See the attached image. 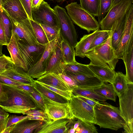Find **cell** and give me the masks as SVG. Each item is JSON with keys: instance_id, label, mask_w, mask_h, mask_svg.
I'll return each mask as SVG.
<instances>
[{"instance_id": "obj_40", "label": "cell", "mask_w": 133, "mask_h": 133, "mask_svg": "<svg viewBox=\"0 0 133 133\" xmlns=\"http://www.w3.org/2000/svg\"><path fill=\"white\" fill-rule=\"evenodd\" d=\"M24 115H26L28 116L42 117L46 120L47 122L52 121L49 118L44 111L39 108L27 110L25 112Z\"/></svg>"}, {"instance_id": "obj_18", "label": "cell", "mask_w": 133, "mask_h": 133, "mask_svg": "<svg viewBox=\"0 0 133 133\" xmlns=\"http://www.w3.org/2000/svg\"><path fill=\"white\" fill-rule=\"evenodd\" d=\"M18 38L12 31L10 40L7 45V49L13 63L22 68L25 71H28L26 65L21 54L18 45Z\"/></svg>"}, {"instance_id": "obj_61", "label": "cell", "mask_w": 133, "mask_h": 133, "mask_svg": "<svg viewBox=\"0 0 133 133\" xmlns=\"http://www.w3.org/2000/svg\"><path fill=\"white\" fill-rule=\"evenodd\" d=\"M50 1H55L58 2H64L65 1H66V0H50Z\"/></svg>"}, {"instance_id": "obj_49", "label": "cell", "mask_w": 133, "mask_h": 133, "mask_svg": "<svg viewBox=\"0 0 133 133\" xmlns=\"http://www.w3.org/2000/svg\"><path fill=\"white\" fill-rule=\"evenodd\" d=\"M77 96L87 104L93 107L96 104L99 102L98 101L94 99L82 96Z\"/></svg>"}, {"instance_id": "obj_9", "label": "cell", "mask_w": 133, "mask_h": 133, "mask_svg": "<svg viewBox=\"0 0 133 133\" xmlns=\"http://www.w3.org/2000/svg\"><path fill=\"white\" fill-rule=\"evenodd\" d=\"M31 15L32 20L40 24L59 27L56 14L53 9L44 1L39 6L31 9Z\"/></svg>"}, {"instance_id": "obj_17", "label": "cell", "mask_w": 133, "mask_h": 133, "mask_svg": "<svg viewBox=\"0 0 133 133\" xmlns=\"http://www.w3.org/2000/svg\"><path fill=\"white\" fill-rule=\"evenodd\" d=\"M71 120L62 118L45 122L34 132V133H67L68 125Z\"/></svg>"}, {"instance_id": "obj_56", "label": "cell", "mask_w": 133, "mask_h": 133, "mask_svg": "<svg viewBox=\"0 0 133 133\" xmlns=\"http://www.w3.org/2000/svg\"><path fill=\"white\" fill-rule=\"evenodd\" d=\"M76 130L74 129L72 127L68 131V132L69 133H75Z\"/></svg>"}, {"instance_id": "obj_51", "label": "cell", "mask_w": 133, "mask_h": 133, "mask_svg": "<svg viewBox=\"0 0 133 133\" xmlns=\"http://www.w3.org/2000/svg\"><path fill=\"white\" fill-rule=\"evenodd\" d=\"M17 87L19 88L31 93H32L34 90L33 86L29 85L22 84L18 85Z\"/></svg>"}, {"instance_id": "obj_36", "label": "cell", "mask_w": 133, "mask_h": 133, "mask_svg": "<svg viewBox=\"0 0 133 133\" xmlns=\"http://www.w3.org/2000/svg\"><path fill=\"white\" fill-rule=\"evenodd\" d=\"M112 32V30H99L98 33L93 39L88 50L92 49L106 41L110 36Z\"/></svg>"}, {"instance_id": "obj_44", "label": "cell", "mask_w": 133, "mask_h": 133, "mask_svg": "<svg viewBox=\"0 0 133 133\" xmlns=\"http://www.w3.org/2000/svg\"><path fill=\"white\" fill-rule=\"evenodd\" d=\"M62 79L72 89L77 86L74 81L64 72L58 74Z\"/></svg>"}, {"instance_id": "obj_30", "label": "cell", "mask_w": 133, "mask_h": 133, "mask_svg": "<svg viewBox=\"0 0 133 133\" xmlns=\"http://www.w3.org/2000/svg\"><path fill=\"white\" fill-rule=\"evenodd\" d=\"M117 95L121 96L127 89L128 83L126 75L121 72H116L112 83Z\"/></svg>"}, {"instance_id": "obj_32", "label": "cell", "mask_w": 133, "mask_h": 133, "mask_svg": "<svg viewBox=\"0 0 133 133\" xmlns=\"http://www.w3.org/2000/svg\"><path fill=\"white\" fill-rule=\"evenodd\" d=\"M93 89L95 92L102 95L107 99L116 101L117 95L112 83L104 82L100 86Z\"/></svg>"}, {"instance_id": "obj_33", "label": "cell", "mask_w": 133, "mask_h": 133, "mask_svg": "<svg viewBox=\"0 0 133 133\" xmlns=\"http://www.w3.org/2000/svg\"><path fill=\"white\" fill-rule=\"evenodd\" d=\"M0 18L7 43L9 42L12 35V23L9 16L3 8L0 10Z\"/></svg>"}, {"instance_id": "obj_57", "label": "cell", "mask_w": 133, "mask_h": 133, "mask_svg": "<svg viewBox=\"0 0 133 133\" xmlns=\"http://www.w3.org/2000/svg\"><path fill=\"white\" fill-rule=\"evenodd\" d=\"M122 0H113L112 6Z\"/></svg>"}, {"instance_id": "obj_13", "label": "cell", "mask_w": 133, "mask_h": 133, "mask_svg": "<svg viewBox=\"0 0 133 133\" xmlns=\"http://www.w3.org/2000/svg\"><path fill=\"white\" fill-rule=\"evenodd\" d=\"M133 39V4L126 14L125 28L119 43L115 50L116 57L122 59L123 55L131 41Z\"/></svg>"}, {"instance_id": "obj_34", "label": "cell", "mask_w": 133, "mask_h": 133, "mask_svg": "<svg viewBox=\"0 0 133 133\" xmlns=\"http://www.w3.org/2000/svg\"><path fill=\"white\" fill-rule=\"evenodd\" d=\"M81 7L94 16H98L99 0H79Z\"/></svg>"}, {"instance_id": "obj_48", "label": "cell", "mask_w": 133, "mask_h": 133, "mask_svg": "<svg viewBox=\"0 0 133 133\" xmlns=\"http://www.w3.org/2000/svg\"><path fill=\"white\" fill-rule=\"evenodd\" d=\"M13 63L11 57L3 55L0 57V66L6 67V65L10 63Z\"/></svg>"}, {"instance_id": "obj_27", "label": "cell", "mask_w": 133, "mask_h": 133, "mask_svg": "<svg viewBox=\"0 0 133 133\" xmlns=\"http://www.w3.org/2000/svg\"><path fill=\"white\" fill-rule=\"evenodd\" d=\"M62 67L63 71L65 72L96 76L89 68L88 65L82 64L77 62L67 64L63 63Z\"/></svg>"}, {"instance_id": "obj_10", "label": "cell", "mask_w": 133, "mask_h": 133, "mask_svg": "<svg viewBox=\"0 0 133 133\" xmlns=\"http://www.w3.org/2000/svg\"><path fill=\"white\" fill-rule=\"evenodd\" d=\"M18 43L21 55L28 71L38 60L48 44L30 45L19 38Z\"/></svg>"}, {"instance_id": "obj_8", "label": "cell", "mask_w": 133, "mask_h": 133, "mask_svg": "<svg viewBox=\"0 0 133 133\" xmlns=\"http://www.w3.org/2000/svg\"><path fill=\"white\" fill-rule=\"evenodd\" d=\"M133 3V0H122L112 6L99 23L101 30H111L115 22L126 14Z\"/></svg>"}, {"instance_id": "obj_62", "label": "cell", "mask_w": 133, "mask_h": 133, "mask_svg": "<svg viewBox=\"0 0 133 133\" xmlns=\"http://www.w3.org/2000/svg\"><path fill=\"white\" fill-rule=\"evenodd\" d=\"M6 0H1V2L2 3V4Z\"/></svg>"}, {"instance_id": "obj_29", "label": "cell", "mask_w": 133, "mask_h": 133, "mask_svg": "<svg viewBox=\"0 0 133 133\" xmlns=\"http://www.w3.org/2000/svg\"><path fill=\"white\" fill-rule=\"evenodd\" d=\"M60 44L64 63L67 64L76 62L74 48L63 39H62Z\"/></svg>"}, {"instance_id": "obj_58", "label": "cell", "mask_w": 133, "mask_h": 133, "mask_svg": "<svg viewBox=\"0 0 133 133\" xmlns=\"http://www.w3.org/2000/svg\"><path fill=\"white\" fill-rule=\"evenodd\" d=\"M3 45L0 44V55H2L3 54L2 52Z\"/></svg>"}, {"instance_id": "obj_60", "label": "cell", "mask_w": 133, "mask_h": 133, "mask_svg": "<svg viewBox=\"0 0 133 133\" xmlns=\"http://www.w3.org/2000/svg\"><path fill=\"white\" fill-rule=\"evenodd\" d=\"M2 3L1 2V0H0V10L3 9L2 6Z\"/></svg>"}, {"instance_id": "obj_12", "label": "cell", "mask_w": 133, "mask_h": 133, "mask_svg": "<svg viewBox=\"0 0 133 133\" xmlns=\"http://www.w3.org/2000/svg\"><path fill=\"white\" fill-rule=\"evenodd\" d=\"M9 16L12 24V31L17 36L19 39L30 45L40 44L37 41L29 18L18 21Z\"/></svg>"}, {"instance_id": "obj_16", "label": "cell", "mask_w": 133, "mask_h": 133, "mask_svg": "<svg viewBox=\"0 0 133 133\" xmlns=\"http://www.w3.org/2000/svg\"><path fill=\"white\" fill-rule=\"evenodd\" d=\"M2 6L9 15L17 21L29 18L21 0H6Z\"/></svg>"}, {"instance_id": "obj_59", "label": "cell", "mask_w": 133, "mask_h": 133, "mask_svg": "<svg viewBox=\"0 0 133 133\" xmlns=\"http://www.w3.org/2000/svg\"><path fill=\"white\" fill-rule=\"evenodd\" d=\"M2 92V83L0 82V97L1 96Z\"/></svg>"}, {"instance_id": "obj_52", "label": "cell", "mask_w": 133, "mask_h": 133, "mask_svg": "<svg viewBox=\"0 0 133 133\" xmlns=\"http://www.w3.org/2000/svg\"><path fill=\"white\" fill-rule=\"evenodd\" d=\"M43 0H31V8H36L39 6Z\"/></svg>"}, {"instance_id": "obj_6", "label": "cell", "mask_w": 133, "mask_h": 133, "mask_svg": "<svg viewBox=\"0 0 133 133\" xmlns=\"http://www.w3.org/2000/svg\"><path fill=\"white\" fill-rule=\"evenodd\" d=\"M69 105L74 118L86 122L96 124L94 107L72 93Z\"/></svg>"}, {"instance_id": "obj_4", "label": "cell", "mask_w": 133, "mask_h": 133, "mask_svg": "<svg viewBox=\"0 0 133 133\" xmlns=\"http://www.w3.org/2000/svg\"><path fill=\"white\" fill-rule=\"evenodd\" d=\"M68 14L72 21L89 33L99 29V24L94 17L83 8L77 2H73L65 6Z\"/></svg>"}, {"instance_id": "obj_21", "label": "cell", "mask_w": 133, "mask_h": 133, "mask_svg": "<svg viewBox=\"0 0 133 133\" xmlns=\"http://www.w3.org/2000/svg\"><path fill=\"white\" fill-rule=\"evenodd\" d=\"M43 121L30 119L26 118L13 125L10 133H32L45 123Z\"/></svg>"}, {"instance_id": "obj_5", "label": "cell", "mask_w": 133, "mask_h": 133, "mask_svg": "<svg viewBox=\"0 0 133 133\" xmlns=\"http://www.w3.org/2000/svg\"><path fill=\"white\" fill-rule=\"evenodd\" d=\"M53 9L57 17L62 38L65 40L74 48L77 42L78 35L73 22L64 8L56 5Z\"/></svg>"}, {"instance_id": "obj_63", "label": "cell", "mask_w": 133, "mask_h": 133, "mask_svg": "<svg viewBox=\"0 0 133 133\" xmlns=\"http://www.w3.org/2000/svg\"><path fill=\"white\" fill-rule=\"evenodd\" d=\"M2 56V55H0V57L1 56Z\"/></svg>"}, {"instance_id": "obj_19", "label": "cell", "mask_w": 133, "mask_h": 133, "mask_svg": "<svg viewBox=\"0 0 133 133\" xmlns=\"http://www.w3.org/2000/svg\"><path fill=\"white\" fill-rule=\"evenodd\" d=\"M60 42L52 52L44 75L50 73L58 74L63 72L62 66L64 63L61 54Z\"/></svg>"}, {"instance_id": "obj_55", "label": "cell", "mask_w": 133, "mask_h": 133, "mask_svg": "<svg viewBox=\"0 0 133 133\" xmlns=\"http://www.w3.org/2000/svg\"><path fill=\"white\" fill-rule=\"evenodd\" d=\"M8 113L0 107V115H5L7 114Z\"/></svg>"}, {"instance_id": "obj_20", "label": "cell", "mask_w": 133, "mask_h": 133, "mask_svg": "<svg viewBox=\"0 0 133 133\" xmlns=\"http://www.w3.org/2000/svg\"><path fill=\"white\" fill-rule=\"evenodd\" d=\"M64 72L74 81L77 87L94 88L100 86L104 83L96 76Z\"/></svg>"}, {"instance_id": "obj_39", "label": "cell", "mask_w": 133, "mask_h": 133, "mask_svg": "<svg viewBox=\"0 0 133 133\" xmlns=\"http://www.w3.org/2000/svg\"><path fill=\"white\" fill-rule=\"evenodd\" d=\"M40 25L43 28L49 42L54 39L60 32L58 27H52L42 24Z\"/></svg>"}, {"instance_id": "obj_42", "label": "cell", "mask_w": 133, "mask_h": 133, "mask_svg": "<svg viewBox=\"0 0 133 133\" xmlns=\"http://www.w3.org/2000/svg\"><path fill=\"white\" fill-rule=\"evenodd\" d=\"M31 94L38 108L45 111V102L41 95L35 88L34 91Z\"/></svg>"}, {"instance_id": "obj_46", "label": "cell", "mask_w": 133, "mask_h": 133, "mask_svg": "<svg viewBox=\"0 0 133 133\" xmlns=\"http://www.w3.org/2000/svg\"><path fill=\"white\" fill-rule=\"evenodd\" d=\"M29 19L32 20L31 15V0H21Z\"/></svg>"}, {"instance_id": "obj_1", "label": "cell", "mask_w": 133, "mask_h": 133, "mask_svg": "<svg viewBox=\"0 0 133 133\" xmlns=\"http://www.w3.org/2000/svg\"><path fill=\"white\" fill-rule=\"evenodd\" d=\"M2 84L0 107L7 112L24 115L27 110L39 108L31 93L17 86Z\"/></svg>"}, {"instance_id": "obj_31", "label": "cell", "mask_w": 133, "mask_h": 133, "mask_svg": "<svg viewBox=\"0 0 133 133\" xmlns=\"http://www.w3.org/2000/svg\"><path fill=\"white\" fill-rule=\"evenodd\" d=\"M92 88L76 87L72 89V93L75 96H82L101 101L107 99L104 97L95 92Z\"/></svg>"}, {"instance_id": "obj_28", "label": "cell", "mask_w": 133, "mask_h": 133, "mask_svg": "<svg viewBox=\"0 0 133 133\" xmlns=\"http://www.w3.org/2000/svg\"><path fill=\"white\" fill-rule=\"evenodd\" d=\"M34 87L42 95L53 101L62 103L69 102V101L68 99L41 84L36 80H34Z\"/></svg>"}, {"instance_id": "obj_14", "label": "cell", "mask_w": 133, "mask_h": 133, "mask_svg": "<svg viewBox=\"0 0 133 133\" xmlns=\"http://www.w3.org/2000/svg\"><path fill=\"white\" fill-rule=\"evenodd\" d=\"M118 97L119 109L126 124H133V84H128L125 91Z\"/></svg>"}, {"instance_id": "obj_54", "label": "cell", "mask_w": 133, "mask_h": 133, "mask_svg": "<svg viewBox=\"0 0 133 133\" xmlns=\"http://www.w3.org/2000/svg\"><path fill=\"white\" fill-rule=\"evenodd\" d=\"M13 125L5 128L3 132L2 133H10V131Z\"/></svg>"}, {"instance_id": "obj_11", "label": "cell", "mask_w": 133, "mask_h": 133, "mask_svg": "<svg viewBox=\"0 0 133 133\" xmlns=\"http://www.w3.org/2000/svg\"><path fill=\"white\" fill-rule=\"evenodd\" d=\"M42 96L45 102V111L51 121H55L62 118L72 120L75 118L70 109L69 103L57 102L43 95Z\"/></svg>"}, {"instance_id": "obj_25", "label": "cell", "mask_w": 133, "mask_h": 133, "mask_svg": "<svg viewBox=\"0 0 133 133\" xmlns=\"http://www.w3.org/2000/svg\"><path fill=\"white\" fill-rule=\"evenodd\" d=\"M88 67L96 76L103 82L112 83L116 74L114 70L90 63Z\"/></svg>"}, {"instance_id": "obj_24", "label": "cell", "mask_w": 133, "mask_h": 133, "mask_svg": "<svg viewBox=\"0 0 133 133\" xmlns=\"http://www.w3.org/2000/svg\"><path fill=\"white\" fill-rule=\"evenodd\" d=\"M125 65L128 84H133V39L129 43L122 58Z\"/></svg>"}, {"instance_id": "obj_43", "label": "cell", "mask_w": 133, "mask_h": 133, "mask_svg": "<svg viewBox=\"0 0 133 133\" xmlns=\"http://www.w3.org/2000/svg\"><path fill=\"white\" fill-rule=\"evenodd\" d=\"M26 118H27V115L23 116V115L18 116L16 115H10L8 118L6 128Z\"/></svg>"}, {"instance_id": "obj_45", "label": "cell", "mask_w": 133, "mask_h": 133, "mask_svg": "<svg viewBox=\"0 0 133 133\" xmlns=\"http://www.w3.org/2000/svg\"><path fill=\"white\" fill-rule=\"evenodd\" d=\"M0 82L1 83L17 86L21 84H24L9 77L1 75Z\"/></svg>"}, {"instance_id": "obj_15", "label": "cell", "mask_w": 133, "mask_h": 133, "mask_svg": "<svg viewBox=\"0 0 133 133\" xmlns=\"http://www.w3.org/2000/svg\"><path fill=\"white\" fill-rule=\"evenodd\" d=\"M0 75L10 78L21 83L34 85V80L21 68L13 63L8 64L5 70Z\"/></svg>"}, {"instance_id": "obj_23", "label": "cell", "mask_w": 133, "mask_h": 133, "mask_svg": "<svg viewBox=\"0 0 133 133\" xmlns=\"http://www.w3.org/2000/svg\"><path fill=\"white\" fill-rule=\"evenodd\" d=\"M98 29L92 33L84 35L80 41L77 42L74 48L75 56L83 58L85 57V54L89 49L94 39L99 31Z\"/></svg>"}, {"instance_id": "obj_3", "label": "cell", "mask_w": 133, "mask_h": 133, "mask_svg": "<svg viewBox=\"0 0 133 133\" xmlns=\"http://www.w3.org/2000/svg\"><path fill=\"white\" fill-rule=\"evenodd\" d=\"M112 32L105 42L88 51L85 54L92 64L114 70L118 61L111 44Z\"/></svg>"}, {"instance_id": "obj_2", "label": "cell", "mask_w": 133, "mask_h": 133, "mask_svg": "<svg viewBox=\"0 0 133 133\" xmlns=\"http://www.w3.org/2000/svg\"><path fill=\"white\" fill-rule=\"evenodd\" d=\"M96 124L100 128L117 131L123 128L126 122L118 108L107 102H99L94 107Z\"/></svg>"}, {"instance_id": "obj_22", "label": "cell", "mask_w": 133, "mask_h": 133, "mask_svg": "<svg viewBox=\"0 0 133 133\" xmlns=\"http://www.w3.org/2000/svg\"><path fill=\"white\" fill-rule=\"evenodd\" d=\"M38 82L63 91H71V88L58 74L50 73L37 79Z\"/></svg>"}, {"instance_id": "obj_38", "label": "cell", "mask_w": 133, "mask_h": 133, "mask_svg": "<svg viewBox=\"0 0 133 133\" xmlns=\"http://www.w3.org/2000/svg\"><path fill=\"white\" fill-rule=\"evenodd\" d=\"M95 124L81 121L79 127L76 130L75 133H97V130Z\"/></svg>"}, {"instance_id": "obj_7", "label": "cell", "mask_w": 133, "mask_h": 133, "mask_svg": "<svg viewBox=\"0 0 133 133\" xmlns=\"http://www.w3.org/2000/svg\"><path fill=\"white\" fill-rule=\"evenodd\" d=\"M62 39L59 32L54 39L49 42L39 59L27 72L29 75L33 78L38 79L44 75L51 54Z\"/></svg>"}, {"instance_id": "obj_37", "label": "cell", "mask_w": 133, "mask_h": 133, "mask_svg": "<svg viewBox=\"0 0 133 133\" xmlns=\"http://www.w3.org/2000/svg\"><path fill=\"white\" fill-rule=\"evenodd\" d=\"M113 1V0H99L98 16L99 23L105 17L111 7Z\"/></svg>"}, {"instance_id": "obj_26", "label": "cell", "mask_w": 133, "mask_h": 133, "mask_svg": "<svg viewBox=\"0 0 133 133\" xmlns=\"http://www.w3.org/2000/svg\"><path fill=\"white\" fill-rule=\"evenodd\" d=\"M126 14L117 20L114 24L112 31L111 44L115 50L119 43L124 30Z\"/></svg>"}, {"instance_id": "obj_53", "label": "cell", "mask_w": 133, "mask_h": 133, "mask_svg": "<svg viewBox=\"0 0 133 133\" xmlns=\"http://www.w3.org/2000/svg\"><path fill=\"white\" fill-rule=\"evenodd\" d=\"M78 119V120L76 121L74 124V126L72 127L75 129L76 130L79 127L81 122V120Z\"/></svg>"}, {"instance_id": "obj_50", "label": "cell", "mask_w": 133, "mask_h": 133, "mask_svg": "<svg viewBox=\"0 0 133 133\" xmlns=\"http://www.w3.org/2000/svg\"><path fill=\"white\" fill-rule=\"evenodd\" d=\"M0 44L3 45L7 46L6 43L5 37L4 32L3 28L0 18Z\"/></svg>"}, {"instance_id": "obj_41", "label": "cell", "mask_w": 133, "mask_h": 133, "mask_svg": "<svg viewBox=\"0 0 133 133\" xmlns=\"http://www.w3.org/2000/svg\"><path fill=\"white\" fill-rule=\"evenodd\" d=\"M36 81L41 84L45 87L55 93L64 97L69 101L70 99L72 94L71 91L62 90L52 86L46 85L45 84L40 82L36 80Z\"/></svg>"}, {"instance_id": "obj_47", "label": "cell", "mask_w": 133, "mask_h": 133, "mask_svg": "<svg viewBox=\"0 0 133 133\" xmlns=\"http://www.w3.org/2000/svg\"><path fill=\"white\" fill-rule=\"evenodd\" d=\"M9 114L5 115H0V133H2L6 128Z\"/></svg>"}, {"instance_id": "obj_35", "label": "cell", "mask_w": 133, "mask_h": 133, "mask_svg": "<svg viewBox=\"0 0 133 133\" xmlns=\"http://www.w3.org/2000/svg\"><path fill=\"white\" fill-rule=\"evenodd\" d=\"M29 19L38 42L39 44L43 45L47 44L49 42L45 32L40 24L33 20Z\"/></svg>"}]
</instances>
